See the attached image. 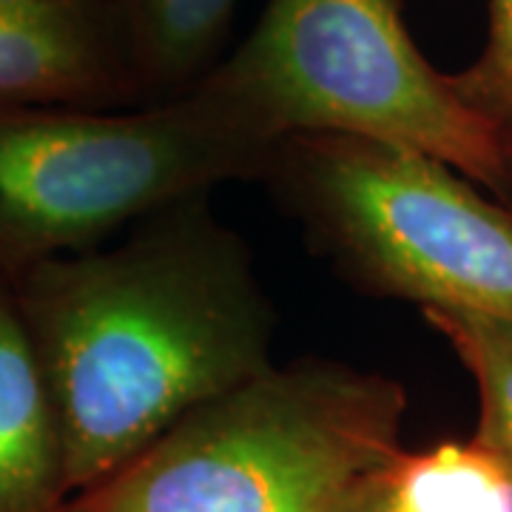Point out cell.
Returning <instances> with one entry per match:
<instances>
[{"label":"cell","mask_w":512,"mask_h":512,"mask_svg":"<svg viewBox=\"0 0 512 512\" xmlns=\"http://www.w3.org/2000/svg\"><path fill=\"white\" fill-rule=\"evenodd\" d=\"M52 399L66 495L123 467L197 404L271 367L276 313L208 194L12 276Z\"/></svg>","instance_id":"6da1fadb"},{"label":"cell","mask_w":512,"mask_h":512,"mask_svg":"<svg viewBox=\"0 0 512 512\" xmlns=\"http://www.w3.org/2000/svg\"><path fill=\"white\" fill-rule=\"evenodd\" d=\"M276 140L217 69L126 109L0 100V274L97 248L220 183L259 180Z\"/></svg>","instance_id":"7a4b0ae2"},{"label":"cell","mask_w":512,"mask_h":512,"mask_svg":"<svg viewBox=\"0 0 512 512\" xmlns=\"http://www.w3.org/2000/svg\"><path fill=\"white\" fill-rule=\"evenodd\" d=\"M402 382L330 359L265 367L197 404L57 512H333L402 447Z\"/></svg>","instance_id":"3957f363"},{"label":"cell","mask_w":512,"mask_h":512,"mask_svg":"<svg viewBox=\"0 0 512 512\" xmlns=\"http://www.w3.org/2000/svg\"><path fill=\"white\" fill-rule=\"evenodd\" d=\"M259 183L370 296L512 319V208L453 165L353 134L293 131Z\"/></svg>","instance_id":"277c9868"},{"label":"cell","mask_w":512,"mask_h":512,"mask_svg":"<svg viewBox=\"0 0 512 512\" xmlns=\"http://www.w3.org/2000/svg\"><path fill=\"white\" fill-rule=\"evenodd\" d=\"M404 0H268L217 72L279 137L333 131L424 151L512 208V143L413 43Z\"/></svg>","instance_id":"5b68a950"},{"label":"cell","mask_w":512,"mask_h":512,"mask_svg":"<svg viewBox=\"0 0 512 512\" xmlns=\"http://www.w3.org/2000/svg\"><path fill=\"white\" fill-rule=\"evenodd\" d=\"M0 100L148 103L123 0H0Z\"/></svg>","instance_id":"8992f818"},{"label":"cell","mask_w":512,"mask_h":512,"mask_svg":"<svg viewBox=\"0 0 512 512\" xmlns=\"http://www.w3.org/2000/svg\"><path fill=\"white\" fill-rule=\"evenodd\" d=\"M66 498L52 399L15 285L0 274V512H57Z\"/></svg>","instance_id":"52a82bcc"},{"label":"cell","mask_w":512,"mask_h":512,"mask_svg":"<svg viewBox=\"0 0 512 512\" xmlns=\"http://www.w3.org/2000/svg\"><path fill=\"white\" fill-rule=\"evenodd\" d=\"M333 512H512V467L476 439L399 447L356 478Z\"/></svg>","instance_id":"ba28073f"},{"label":"cell","mask_w":512,"mask_h":512,"mask_svg":"<svg viewBox=\"0 0 512 512\" xmlns=\"http://www.w3.org/2000/svg\"><path fill=\"white\" fill-rule=\"evenodd\" d=\"M146 100L200 83L222 60L237 0H123Z\"/></svg>","instance_id":"9c48e42d"},{"label":"cell","mask_w":512,"mask_h":512,"mask_svg":"<svg viewBox=\"0 0 512 512\" xmlns=\"http://www.w3.org/2000/svg\"><path fill=\"white\" fill-rule=\"evenodd\" d=\"M421 316L476 379L478 427L473 439L512 467V319L450 308H421Z\"/></svg>","instance_id":"30bf717a"},{"label":"cell","mask_w":512,"mask_h":512,"mask_svg":"<svg viewBox=\"0 0 512 512\" xmlns=\"http://www.w3.org/2000/svg\"><path fill=\"white\" fill-rule=\"evenodd\" d=\"M458 94L512 143V0H490L487 43L481 55L450 74Z\"/></svg>","instance_id":"8fae6325"}]
</instances>
